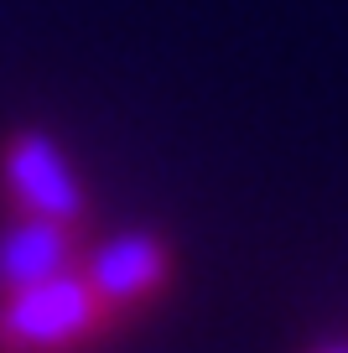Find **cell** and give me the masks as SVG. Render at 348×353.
Returning a JSON list of instances; mask_svg holds the SVG:
<instances>
[{
  "label": "cell",
  "instance_id": "3957f363",
  "mask_svg": "<svg viewBox=\"0 0 348 353\" xmlns=\"http://www.w3.org/2000/svg\"><path fill=\"white\" fill-rule=\"evenodd\" d=\"M84 276L94 281V291L109 307H125V301H141V296H151V291H162L166 276H172V260H166V250L156 239L125 234V239L99 244Z\"/></svg>",
  "mask_w": 348,
  "mask_h": 353
},
{
  "label": "cell",
  "instance_id": "6da1fadb",
  "mask_svg": "<svg viewBox=\"0 0 348 353\" xmlns=\"http://www.w3.org/2000/svg\"><path fill=\"white\" fill-rule=\"evenodd\" d=\"M115 307L88 276L57 270L21 291H0V353H73L109 327Z\"/></svg>",
  "mask_w": 348,
  "mask_h": 353
},
{
  "label": "cell",
  "instance_id": "7a4b0ae2",
  "mask_svg": "<svg viewBox=\"0 0 348 353\" xmlns=\"http://www.w3.org/2000/svg\"><path fill=\"white\" fill-rule=\"evenodd\" d=\"M6 192L16 198L21 219L73 223L84 213V192H78L63 151L47 135H16L11 141V151H6Z\"/></svg>",
  "mask_w": 348,
  "mask_h": 353
},
{
  "label": "cell",
  "instance_id": "277c9868",
  "mask_svg": "<svg viewBox=\"0 0 348 353\" xmlns=\"http://www.w3.org/2000/svg\"><path fill=\"white\" fill-rule=\"evenodd\" d=\"M68 270V223L21 219L0 239V291H21Z\"/></svg>",
  "mask_w": 348,
  "mask_h": 353
}]
</instances>
